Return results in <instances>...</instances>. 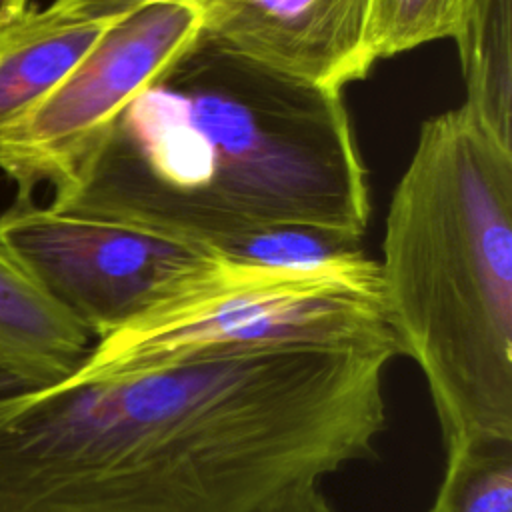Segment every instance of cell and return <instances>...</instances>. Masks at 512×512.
Listing matches in <instances>:
<instances>
[{
    "label": "cell",
    "mask_w": 512,
    "mask_h": 512,
    "mask_svg": "<svg viewBox=\"0 0 512 512\" xmlns=\"http://www.w3.org/2000/svg\"><path fill=\"white\" fill-rule=\"evenodd\" d=\"M30 8V0H0V28L20 18Z\"/></svg>",
    "instance_id": "obj_16"
},
{
    "label": "cell",
    "mask_w": 512,
    "mask_h": 512,
    "mask_svg": "<svg viewBox=\"0 0 512 512\" xmlns=\"http://www.w3.org/2000/svg\"><path fill=\"white\" fill-rule=\"evenodd\" d=\"M198 32L200 16L186 4L150 6L106 28L32 114L0 136V168L18 196L52 186Z\"/></svg>",
    "instance_id": "obj_6"
},
{
    "label": "cell",
    "mask_w": 512,
    "mask_h": 512,
    "mask_svg": "<svg viewBox=\"0 0 512 512\" xmlns=\"http://www.w3.org/2000/svg\"><path fill=\"white\" fill-rule=\"evenodd\" d=\"M380 302L444 444L512 438V152L460 106L428 118L386 214Z\"/></svg>",
    "instance_id": "obj_3"
},
{
    "label": "cell",
    "mask_w": 512,
    "mask_h": 512,
    "mask_svg": "<svg viewBox=\"0 0 512 512\" xmlns=\"http://www.w3.org/2000/svg\"><path fill=\"white\" fill-rule=\"evenodd\" d=\"M372 0H192L200 30L312 86L342 92L372 70Z\"/></svg>",
    "instance_id": "obj_7"
},
{
    "label": "cell",
    "mask_w": 512,
    "mask_h": 512,
    "mask_svg": "<svg viewBox=\"0 0 512 512\" xmlns=\"http://www.w3.org/2000/svg\"><path fill=\"white\" fill-rule=\"evenodd\" d=\"M256 512H332L318 482H296L270 500Z\"/></svg>",
    "instance_id": "obj_15"
},
{
    "label": "cell",
    "mask_w": 512,
    "mask_h": 512,
    "mask_svg": "<svg viewBox=\"0 0 512 512\" xmlns=\"http://www.w3.org/2000/svg\"><path fill=\"white\" fill-rule=\"evenodd\" d=\"M158 4H186L192 0H52L48 6L60 18L84 24H116Z\"/></svg>",
    "instance_id": "obj_14"
},
{
    "label": "cell",
    "mask_w": 512,
    "mask_h": 512,
    "mask_svg": "<svg viewBox=\"0 0 512 512\" xmlns=\"http://www.w3.org/2000/svg\"><path fill=\"white\" fill-rule=\"evenodd\" d=\"M268 350H390L378 262L360 252L276 266L216 254L136 316L94 338L92 374Z\"/></svg>",
    "instance_id": "obj_4"
},
{
    "label": "cell",
    "mask_w": 512,
    "mask_h": 512,
    "mask_svg": "<svg viewBox=\"0 0 512 512\" xmlns=\"http://www.w3.org/2000/svg\"><path fill=\"white\" fill-rule=\"evenodd\" d=\"M390 350L198 356L0 394V512H256L372 456Z\"/></svg>",
    "instance_id": "obj_1"
},
{
    "label": "cell",
    "mask_w": 512,
    "mask_h": 512,
    "mask_svg": "<svg viewBox=\"0 0 512 512\" xmlns=\"http://www.w3.org/2000/svg\"><path fill=\"white\" fill-rule=\"evenodd\" d=\"M216 252L262 264L306 266L360 252V240L320 228L278 226L232 240Z\"/></svg>",
    "instance_id": "obj_13"
},
{
    "label": "cell",
    "mask_w": 512,
    "mask_h": 512,
    "mask_svg": "<svg viewBox=\"0 0 512 512\" xmlns=\"http://www.w3.org/2000/svg\"><path fill=\"white\" fill-rule=\"evenodd\" d=\"M92 340L0 244V370L22 388L46 386L66 378Z\"/></svg>",
    "instance_id": "obj_8"
},
{
    "label": "cell",
    "mask_w": 512,
    "mask_h": 512,
    "mask_svg": "<svg viewBox=\"0 0 512 512\" xmlns=\"http://www.w3.org/2000/svg\"><path fill=\"white\" fill-rule=\"evenodd\" d=\"M466 0H372L366 48L370 62L452 38Z\"/></svg>",
    "instance_id": "obj_12"
},
{
    "label": "cell",
    "mask_w": 512,
    "mask_h": 512,
    "mask_svg": "<svg viewBox=\"0 0 512 512\" xmlns=\"http://www.w3.org/2000/svg\"><path fill=\"white\" fill-rule=\"evenodd\" d=\"M50 208L218 250L278 226L360 240L366 168L342 92L198 32L52 184Z\"/></svg>",
    "instance_id": "obj_2"
},
{
    "label": "cell",
    "mask_w": 512,
    "mask_h": 512,
    "mask_svg": "<svg viewBox=\"0 0 512 512\" xmlns=\"http://www.w3.org/2000/svg\"><path fill=\"white\" fill-rule=\"evenodd\" d=\"M444 448L430 512H512V438L466 436Z\"/></svg>",
    "instance_id": "obj_11"
},
{
    "label": "cell",
    "mask_w": 512,
    "mask_h": 512,
    "mask_svg": "<svg viewBox=\"0 0 512 512\" xmlns=\"http://www.w3.org/2000/svg\"><path fill=\"white\" fill-rule=\"evenodd\" d=\"M452 40L466 90L462 108L512 152V0H466Z\"/></svg>",
    "instance_id": "obj_10"
},
{
    "label": "cell",
    "mask_w": 512,
    "mask_h": 512,
    "mask_svg": "<svg viewBox=\"0 0 512 512\" xmlns=\"http://www.w3.org/2000/svg\"><path fill=\"white\" fill-rule=\"evenodd\" d=\"M18 388H22V386H20L10 374H6V372L0 370V394L10 392V390H18Z\"/></svg>",
    "instance_id": "obj_17"
},
{
    "label": "cell",
    "mask_w": 512,
    "mask_h": 512,
    "mask_svg": "<svg viewBox=\"0 0 512 512\" xmlns=\"http://www.w3.org/2000/svg\"><path fill=\"white\" fill-rule=\"evenodd\" d=\"M0 244L100 338L218 252L108 218L56 212L18 196L0 214Z\"/></svg>",
    "instance_id": "obj_5"
},
{
    "label": "cell",
    "mask_w": 512,
    "mask_h": 512,
    "mask_svg": "<svg viewBox=\"0 0 512 512\" xmlns=\"http://www.w3.org/2000/svg\"><path fill=\"white\" fill-rule=\"evenodd\" d=\"M110 26L30 6L0 28V136L26 120Z\"/></svg>",
    "instance_id": "obj_9"
}]
</instances>
